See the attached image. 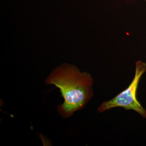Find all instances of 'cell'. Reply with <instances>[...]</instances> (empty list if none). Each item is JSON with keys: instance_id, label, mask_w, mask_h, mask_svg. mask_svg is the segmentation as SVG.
Instances as JSON below:
<instances>
[{"instance_id": "6da1fadb", "label": "cell", "mask_w": 146, "mask_h": 146, "mask_svg": "<svg viewBox=\"0 0 146 146\" xmlns=\"http://www.w3.org/2000/svg\"><path fill=\"white\" fill-rule=\"evenodd\" d=\"M92 76L81 72L74 65L65 63L54 69L45 80L46 85L59 89L64 99L57 110L63 119L72 117L75 112L84 108L94 96Z\"/></svg>"}, {"instance_id": "7a4b0ae2", "label": "cell", "mask_w": 146, "mask_h": 146, "mask_svg": "<svg viewBox=\"0 0 146 146\" xmlns=\"http://www.w3.org/2000/svg\"><path fill=\"white\" fill-rule=\"evenodd\" d=\"M146 72V63L138 60L133 80L126 89L112 99L103 102L97 108L98 112H103L115 108H122L126 110H132L146 119V110L136 98L137 89L142 76Z\"/></svg>"}, {"instance_id": "3957f363", "label": "cell", "mask_w": 146, "mask_h": 146, "mask_svg": "<svg viewBox=\"0 0 146 146\" xmlns=\"http://www.w3.org/2000/svg\"><path fill=\"white\" fill-rule=\"evenodd\" d=\"M145 1H146V0H145Z\"/></svg>"}]
</instances>
